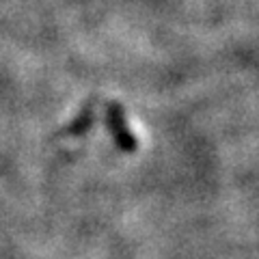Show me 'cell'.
I'll return each instance as SVG.
<instances>
[{
    "label": "cell",
    "instance_id": "cell-2",
    "mask_svg": "<svg viewBox=\"0 0 259 259\" xmlns=\"http://www.w3.org/2000/svg\"><path fill=\"white\" fill-rule=\"evenodd\" d=\"M78 121H80V123H78L76 127H71V130H69V132H71V134H80V132H82V130H84V127H89V123H91V112H89V110H87V112H84V115H82V117H80Z\"/></svg>",
    "mask_w": 259,
    "mask_h": 259
},
{
    "label": "cell",
    "instance_id": "cell-1",
    "mask_svg": "<svg viewBox=\"0 0 259 259\" xmlns=\"http://www.w3.org/2000/svg\"><path fill=\"white\" fill-rule=\"evenodd\" d=\"M108 125H110L112 134H115V141H117V145L121 149L127 151V153L136 151L139 145H136L132 132H130L127 125H125V115H123V108H121L119 104H110V108H108Z\"/></svg>",
    "mask_w": 259,
    "mask_h": 259
}]
</instances>
